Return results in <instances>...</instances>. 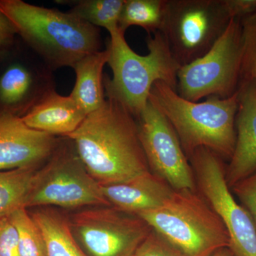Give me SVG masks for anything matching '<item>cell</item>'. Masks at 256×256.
Returning a JSON list of instances; mask_svg holds the SVG:
<instances>
[{
  "label": "cell",
  "instance_id": "cell-1",
  "mask_svg": "<svg viewBox=\"0 0 256 256\" xmlns=\"http://www.w3.org/2000/svg\"><path fill=\"white\" fill-rule=\"evenodd\" d=\"M66 138L100 185L122 182L150 172L136 118L116 101L106 99Z\"/></svg>",
  "mask_w": 256,
  "mask_h": 256
},
{
  "label": "cell",
  "instance_id": "cell-2",
  "mask_svg": "<svg viewBox=\"0 0 256 256\" xmlns=\"http://www.w3.org/2000/svg\"><path fill=\"white\" fill-rule=\"evenodd\" d=\"M149 102L174 128L185 154L190 156L198 148H206L230 160L236 142L238 90L227 98L212 96L192 102L158 82L152 88Z\"/></svg>",
  "mask_w": 256,
  "mask_h": 256
},
{
  "label": "cell",
  "instance_id": "cell-3",
  "mask_svg": "<svg viewBox=\"0 0 256 256\" xmlns=\"http://www.w3.org/2000/svg\"><path fill=\"white\" fill-rule=\"evenodd\" d=\"M0 10L16 34L52 66L73 67L84 57L100 50L98 28L72 13L22 0H0Z\"/></svg>",
  "mask_w": 256,
  "mask_h": 256
},
{
  "label": "cell",
  "instance_id": "cell-4",
  "mask_svg": "<svg viewBox=\"0 0 256 256\" xmlns=\"http://www.w3.org/2000/svg\"><path fill=\"white\" fill-rule=\"evenodd\" d=\"M110 35L108 64L112 76L104 79L106 96L138 118L148 106L156 82H164L176 90L182 66L161 32L148 35L149 53L146 56L138 54L130 47L124 32L118 30Z\"/></svg>",
  "mask_w": 256,
  "mask_h": 256
},
{
  "label": "cell",
  "instance_id": "cell-5",
  "mask_svg": "<svg viewBox=\"0 0 256 256\" xmlns=\"http://www.w3.org/2000/svg\"><path fill=\"white\" fill-rule=\"evenodd\" d=\"M136 216L183 256H212L230 247L220 217L195 191L174 190L161 206Z\"/></svg>",
  "mask_w": 256,
  "mask_h": 256
},
{
  "label": "cell",
  "instance_id": "cell-6",
  "mask_svg": "<svg viewBox=\"0 0 256 256\" xmlns=\"http://www.w3.org/2000/svg\"><path fill=\"white\" fill-rule=\"evenodd\" d=\"M242 25L232 18L214 46L204 55L182 66L176 92L192 102L204 98H227L238 90L242 79Z\"/></svg>",
  "mask_w": 256,
  "mask_h": 256
},
{
  "label": "cell",
  "instance_id": "cell-7",
  "mask_svg": "<svg viewBox=\"0 0 256 256\" xmlns=\"http://www.w3.org/2000/svg\"><path fill=\"white\" fill-rule=\"evenodd\" d=\"M60 206L66 208L111 206L100 185L92 178L74 144H58L50 161L36 170L25 202V208Z\"/></svg>",
  "mask_w": 256,
  "mask_h": 256
},
{
  "label": "cell",
  "instance_id": "cell-8",
  "mask_svg": "<svg viewBox=\"0 0 256 256\" xmlns=\"http://www.w3.org/2000/svg\"><path fill=\"white\" fill-rule=\"evenodd\" d=\"M230 20L223 0H168L160 32L178 63L186 65L210 50Z\"/></svg>",
  "mask_w": 256,
  "mask_h": 256
},
{
  "label": "cell",
  "instance_id": "cell-9",
  "mask_svg": "<svg viewBox=\"0 0 256 256\" xmlns=\"http://www.w3.org/2000/svg\"><path fill=\"white\" fill-rule=\"evenodd\" d=\"M72 233L88 256H134L152 232L138 216L112 206H94L68 218Z\"/></svg>",
  "mask_w": 256,
  "mask_h": 256
},
{
  "label": "cell",
  "instance_id": "cell-10",
  "mask_svg": "<svg viewBox=\"0 0 256 256\" xmlns=\"http://www.w3.org/2000/svg\"><path fill=\"white\" fill-rule=\"evenodd\" d=\"M198 184L228 232L234 256H256V227L229 190L222 162L214 152L198 148L190 156Z\"/></svg>",
  "mask_w": 256,
  "mask_h": 256
},
{
  "label": "cell",
  "instance_id": "cell-11",
  "mask_svg": "<svg viewBox=\"0 0 256 256\" xmlns=\"http://www.w3.org/2000/svg\"><path fill=\"white\" fill-rule=\"evenodd\" d=\"M137 119L140 140L150 169L173 190L195 191L193 170L168 119L150 102Z\"/></svg>",
  "mask_w": 256,
  "mask_h": 256
},
{
  "label": "cell",
  "instance_id": "cell-12",
  "mask_svg": "<svg viewBox=\"0 0 256 256\" xmlns=\"http://www.w3.org/2000/svg\"><path fill=\"white\" fill-rule=\"evenodd\" d=\"M58 144L55 136L32 129L20 116L0 112V171L37 168Z\"/></svg>",
  "mask_w": 256,
  "mask_h": 256
},
{
  "label": "cell",
  "instance_id": "cell-13",
  "mask_svg": "<svg viewBox=\"0 0 256 256\" xmlns=\"http://www.w3.org/2000/svg\"><path fill=\"white\" fill-rule=\"evenodd\" d=\"M238 90L236 142L225 174L229 188L256 171V82L240 80Z\"/></svg>",
  "mask_w": 256,
  "mask_h": 256
},
{
  "label": "cell",
  "instance_id": "cell-14",
  "mask_svg": "<svg viewBox=\"0 0 256 256\" xmlns=\"http://www.w3.org/2000/svg\"><path fill=\"white\" fill-rule=\"evenodd\" d=\"M100 188L111 206L134 215L161 206L174 191L151 171L128 181L100 185Z\"/></svg>",
  "mask_w": 256,
  "mask_h": 256
},
{
  "label": "cell",
  "instance_id": "cell-15",
  "mask_svg": "<svg viewBox=\"0 0 256 256\" xmlns=\"http://www.w3.org/2000/svg\"><path fill=\"white\" fill-rule=\"evenodd\" d=\"M86 116L72 96L48 88L21 118L32 129L66 138L78 129Z\"/></svg>",
  "mask_w": 256,
  "mask_h": 256
},
{
  "label": "cell",
  "instance_id": "cell-16",
  "mask_svg": "<svg viewBox=\"0 0 256 256\" xmlns=\"http://www.w3.org/2000/svg\"><path fill=\"white\" fill-rule=\"evenodd\" d=\"M44 92L38 90L36 78L26 66L10 64L0 75V112L22 117Z\"/></svg>",
  "mask_w": 256,
  "mask_h": 256
},
{
  "label": "cell",
  "instance_id": "cell-17",
  "mask_svg": "<svg viewBox=\"0 0 256 256\" xmlns=\"http://www.w3.org/2000/svg\"><path fill=\"white\" fill-rule=\"evenodd\" d=\"M108 58L106 48L84 57L72 67L76 79L70 96L87 116L105 102L102 70Z\"/></svg>",
  "mask_w": 256,
  "mask_h": 256
},
{
  "label": "cell",
  "instance_id": "cell-18",
  "mask_svg": "<svg viewBox=\"0 0 256 256\" xmlns=\"http://www.w3.org/2000/svg\"><path fill=\"white\" fill-rule=\"evenodd\" d=\"M41 230L47 256H88L74 237L68 218L52 208L30 213Z\"/></svg>",
  "mask_w": 256,
  "mask_h": 256
},
{
  "label": "cell",
  "instance_id": "cell-19",
  "mask_svg": "<svg viewBox=\"0 0 256 256\" xmlns=\"http://www.w3.org/2000/svg\"><path fill=\"white\" fill-rule=\"evenodd\" d=\"M168 0H124L119 20V30L126 33L128 28L140 26L148 34L162 28Z\"/></svg>",
  "mask_w": 256,
  "mask_h": 256
},
{
  "label": "cell",
  "instance_id": "cell-20",
  "mask_svg": "<svg viewBox=\"0 0 256 256\" xmlns=\"http://www.w3.org/2000/svg\"><path fill=\"white\" fill-rule=\"evenodd\" d=\"M36 168L0 171V218L25 208Z\"/></svg>",
  "mask_w": 256,
  "mask_h": 256
},
{
  "label": "cell",
  "instance_id": "cell-21",
  "mask_svg": "<svg viewBox=\"0 0 256 256\" xmlns=\"http://www.w3.org/2000/svg\"><path fill=\"white\" fill-rule=\"evenodd\" d=\"M70 12L96 28L111 34L119 30V20L124 0H82L74 2Z\"/></svg>",
  "mask_w": 256,
  "mask_h": 256
},
{
  "label": "cell",
  "instance_id": "cell-22",
  "mask_svg": "<svg viewBox=\"0 0 256 256\" xmlns=\"http://www.w3.org/2000/svg\"><path fill=\"white\" fill-rule=\"evenodd\" d=\"M9 217L18 230L20 256H47L44 238L28 208H18Z\"/></svg>",
  "mask_w": 256,
  "mask_h": 256
},
{
  "label": "cell",
  "instance_id": "cell-23",
  "mask_svg": "<svg viewBox=\"0 0 256 256\" xmlns=\"http://www.w3.org/2000/svg\"><path fill=\"white\" fill-rule=\"evenodd\" d=\"M242 25V79L256 82V14L240 20Z\"/></svg>",
  "mask_w": 256,
  "mask_h": 256
},
{
  "label": "cell",
  "instance_id": "cell-24",
  "mask_svg": "<svg viewBox=\"0 0 256 256\" xmlns=\"http://www.w3.org/2000/svg\"><path fill=\"white\" fill-rule=\"evenodd\" d=\"M134 256H183L161 236L152 230Z\"/></svg>",
  "mask_w": 256,
  "mask_h": 256
},
{
  "label": "cell",
  "instance_id": "cell-25",
  "mask_svg": "<svg viewBox=\"0 0 256 256\" xmlns=\"http://www.w3.org/2000/svg\"><path fill=\"white\" fill-rule=\"evenodd\" d=\"M232 188L252 216L256 227V171L235 184Z\"/></svg>",
  "mask_w": 256,
  "mask_h": 256
},
{
  "label": "cell",
  "instance_id": "cell-26",
  "mask_svg": "<svg viewBox=\"0 0 256 256\" xmlns=\"http://www.w3.org/2000/svg\"><path fill=\"white\" fill-rule=\"evenodd\" d=\"M0 256H20L18 230L9 216L0 218Z\"/></svg>",
  "mask_w": 256,
  "mask_h": 256
},
{
  "label": "cell",
  "instance_id": "cell-27",
  "mask_svg": "<svg viewBox=\"0 0 256 256\" xmlns=\"http://www.w3.org/2000/svg\"><path fill=\"white\" fill-rule=\"evenodd\" d=\"M230 18H242L256 14V0H223Z\"/></svg>",
  "mask_w": 256,
  "mask_h": 256
},
{
  "label": "cell",
  "instance_id": "cell-28",
  "mask_svg": "<svg viewBox=\"0 0 256 256\" xmlns=\"http://www.w3.org/2000/svg\"><path fill=\"white\" fill-rule=\"evenodd\" d=\"M16 34L12 24L0 10V52L11 43Z\"/></svg>",
  "mask_w": 256,
  "mask_h": 256
},
{
  "label": "cell",
  "instance_id": "cell-29",
  "mask_svg": "<svg viewBox=\"0 0 256 256\" xmlns=\"http://www.w3.org/2000/svg\"><path fill=\"white\" fill-rule=\"evenodd\" d=\"M212 256H234L233 252L229 248H224L217 250Z\"/></svg>",
  "mask_w": 256,
  "mask_h": 256
}]
</instances>
